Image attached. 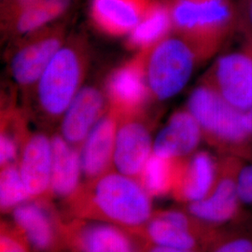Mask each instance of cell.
<instances>
[{
	"instance_id": "cell-23",
	"label": "cell",
	"mask_w": 252,
	"mask_h": 252,
	"mask_svg": "<svg viewBox=\"0 0 252 252\" xmlns=\"http://www.w3.org/2000/svg\"><path fill=\"white\" fill-rule=\"evenodd\" d=\"M27 112L9 107L1 116L0 168L17 164L22 148L30 134L27 129Z\"/></svg>"
},
{
	"instance_id": "cell-5",
	"label": "cell",
	"mask_w": 252,
	"mask_h": 252,
	"mask_svg": "<svg viewBox=\"0 0 252 252\" xmlns=\"http://www.w3.org/2000/svg\"><path fill=\"white\" fill-rule=\"evenodd\" d=\"M203 63L195 49L173 32L150 48L146 71L153 101L162 102L179 94Z\"/></svg>"
},
{
	"instance_id": "cell-30",
	"label": "cell",
	"mask_w": 252,
	"mask_h": 252,
	"mask_svg": "<svg viewBox=\"0 0 252 252\" xmlns=\"http://www.w3.org/2000/svg\"><path fill=\"white\" fill-rule=\"evenodd\" d=\"M213 252H252V242L239 238L222 244Z\"/></svg>"
},
{
	"instance_id": "cell-8",
	"label": "cell",
	"mask_w": 252,
	"mask_h": 252,
	"mask_svg": "<svg viewBox=\"0 0 252 252\" xmlns=\"http://www.w3.org/2000/svg\"><path fill=\"white\" fill-rule=\"evenodd\" d=\"M149 49L135 55L109 74L105 84L108 108L119 118L144 112L153 101L147 80V57Z\"/></svg>"
},
{
	"instance_id": "cell-4",
	"label": "cell",
	"mask_w": 252,
	"mask_h": 252,
	"mask_svg": "<svg viewBox=\"0 0 252 252\" xmlns=\"http://www.w3.org/2000/svg\"><path fill=\"white\" fill-rule=\"evenodd\" d=\"M186 108L196 119L203 138L222 152H252L246 112L227 103L216 91L200 81L191 91Z\"/></svg>"
},
{
	"instance_id": "cell-12",
	"label": "cell",
	"mask_w": 252,
	"mask_h": 252,
	"mask_svg": "<svg viewBox=\"0 0 252 252\" xmlns=\"http://www.w3.org/2000/svg\"><path fill=\"white\" fill-rule=\"evenodd\" d=\"M138 235L147 243L186 251H198L205 238L203 221L178 209L154 210Z\"/></svg>"
},
{
	"instance_id": "cell-16",
	"label": "cell",
	"mask_w": 252,
	"mask_h": 252,
	"mask_svg": "<svg viewBox=\"0 0 252 252\" xmlns=\"http://www.w3.org/2000/svg\"><path fill=\"white\" fill-rule=\"evenodd\" d=\"M120 118L108 108L92 129L80 149L82 174L85 180H94L114 170V152Z\"/></svg>"
},
{
	"instance_id": "cell-1",
	"label": "cell",
	"mask_w": 252,
	"mask_h": 252,
	"mask_svg": "<svg viewBox=\"0 0 252 252\" xmlns=\"http://www.w3.org/2000/svg\"><path fill=\"white\" fill-rule=\"evenodd\" d=\"M153 197L140 182L117 170L82 181L63 201L66 219L108 222L137 234L153 216Z\"/></svg>"
},
{
	"instance_id": "cell-32",
	"label": "cell",
	"mask_w": 252,
	"mask_h": 252,
	"mask_svg": "<svg viewBox=\"0 0 252 252\" xmlns=\"http://www.w3.org/2000/svg\"><path fill=\"white\" fill-rule=\"evenodd\" d=\"M246 119H247V125H248L249 132H250V135H251L252 147V109H251L248 112H246Z\"/></svg>"
},
{
	"instance_id": "cell-34",
	"label": "cell",
	"mask_w": 252,
	"mask_h": 252,
	"mask_svg": "<svg viewBox=\"0 0 252 252\" xmlns=\"http://www.w3.org/2000/svg\"></svg>"
},
{
	"instance_id": "cell-27",
	"label": "cell",
	"mask_w": 252,
	"mask_h": 252,
	"mask_svg": "<svg viewBox=\"0 0 252 252\" xmlns=\"http://www.w3.org/2000/svg\"><path fill=\"white\" fill-rule=\"evenodd\" d=\"M237 33L244 41L252 42V0H235Z\"/></svg>"
},
{
	"instance_id": "cell-33",
	"label": "cell",
	"mask_w": 252,
	"mask_h": 252,
	"mask_svg": "<svg viewBox=\"0 0 252 252\" xmlns=\"http://www.w3.org/2000/svg\"><path fill=\"white\" fill-rule=\"evenodd\" d=\"M242 49L252 57V42H251V41H244Z\"/></svg>"
},
{
	"instance_id": "cell-6",
	"label": "cell",
	"mask_w": 252,
	"mask_h": 252,
	"mask_svg": "<svg viewBox=\"0 0 252 252\" xmlns=\"http://www.w3.org/2000/svg\"><path fill=\"white\" fill-rule=\"evenodd\" d=\"M68 37L63 23H52L12 40L8 56L9 74L28 95L54 55Z\"/></svg>"
},
{
	"instance_id": "cell-9",
	"label": "cell",
	"mask_w": 252,
	"mask_h": 252,
	"mask_svg": "<svg viewBox=\"0 0 252 252\" xmlns=\"http://www.w3.org/2000/svg\"><path fill=\"white\" fill-rule=\"evenodd\" d=\"M9 214L27 236L33 252H64V217L54 207L53 199H30Z\"/></svg>"
},
{
	"instance_id": "cell-20",
	"label": "cell",
	"mask_w": 252,
	"mask_h": 252,
	"mask_svg": "<svg viewBox=\"0 0 252 252\" xmlns=\"http://www.w3.org/2000/svg\"><path fill=\"white\" fill-rule=\"evenodd\" d=\"M52 194L54 198L65 200L81 186L80 150L69 144L60 133L52 135Z\"/></svg>"
},
{
	"instance_id": "cell-28",
	"label": "cell",
	"mask_w": 252,
	"mask_h": 252,
	"mask_svg": "<svg viewBox=\"0 0 252 252\" xmlns=\"http://www.w3.org/2000/svg\"><path fill=\"white\" fill-rule=\"evenodd\" d=\"M41 0H1V26H5L19 13Z\"/></svg>"
},
{
	"instance_id": "cell-22",
	"label": "cell",
	"mask_w": 252,
	"mask_h": 252,
	"mask_svg": "<svg viewBox=\"0 0 252 252\" xmlns=\"http://www.w3.org/2000/svg\"><path fill=\"white\" fill-rule=\"evenodd\" d=\"M185 159L167 158L153 153L138 181L153 198L172 194Z\"/></svg>"
},
{
	"instance_id": "cell-11",
	"label": "cell",
	"mask_w": 252,
	"mask_h": 252,
	"mask_svg": "<svg viewBox=\"0 0 252 252\" xmlns=\"http://www.w3.org/2000/svg\"><path fill=\"white\" fill-rule=\"evenodd\" d=\"M153 124L144 112L121 118L118 126L114 168L138 180L153 153Z\"/></svg>"
},
{
	"instance_id": "cell-21",
	"label": "cell",
	"mask_w": 252,
	"mask_h": 252,
	"mask_svg": "<svg viewBox=\"0 0 252 252\" xmlns=\"http://www.w3.org/2000/svg\"><path fill=\"white\" fill-rule=\"evenodd\" d=\"M172 32L173 24L168 0H153L144 17L126 36V47L135 53L150 49Z\"/></svg>"
},
{
	"instance_id": "cell-24",
	"label": "cell",
	"mask_w": 252,
	"mask_h": 252,
	"mask_svg": "<svg viewBox=\"0 0 252 252\" xmlns=\"http://www.w3.org/2000/svg\"><path fill=\"white\" fill-rule=\"evenodd\" d=\"M68 6L69 4L59 0H41L19 13L2 28L7 36L15 40L20 36L54 23L63 15Z\"/></svg>"
},
{
	"instance_id": "cell-19",
	"label": "cell",
	"mask_w": 252,
	"mask_h": 252,
	"mask_svg": "<svg viewBox=\"0 0 252 252\" xmlns=\"http://www.w3.org/2000/svg\"><path fill=\"white\" fill-rule=\"evenodd\" d=\"M219 162L206 151H197L186 158L172 192L178 201L193 203L206 198L216 183Z\"/></svg>"
},
{
	"instance_id": "cell-2",
	"label": "cell",
	"mask_w": 252,
	"mask_h": 252,
	"mask_svg": "<svg viewBox=\"0 0 252 252\" xmlns=\"http://www.w3.org/2000/svg\"><path fill=\"white\" fill-rule=\"evenodd\" d=\"M88 41L81 35L68 36L54 55L32 92L30 114L46 127L60 124L63 114L83 87L91 62Z\"/></svg>"
},
{
	"instance_id": "cell-25",
	"label": "cell",
	"mask_w": 252,
	"mask_h": 252,
	"mask_svg": "<svg viewBox=\"0 0 252 252\" xmlns=\"http://www.w3.org/2000/svg\"><path fill=\"white\" fill-rule=\"evenodd\" d=\"M0 169V209L2 214H7L32 198L27 191L17 164Z\"/></svg>"
},
{
	"instance_id": "cell-31",
	"label": "cell",
	"mask_w": 252,
	"mask_h": 252,
	"mask_svg": "<svg viewBox=\"0 0 252 252\" xmlns=\"http://www.w3.org/2000/svg\"><path fill=\"white\" fill-rule=\"evenodd\" d=\"M144 252H199L198 251H186V250H179V249H173L167 247L157 246L153 244L147 243L145 247Z\"/></svg>"
},
{
	"instance_id": "cell-13",
	"label": "cell",
	"mask_w": 252,
	"mask_h": 252,
	"mask_svg": "<svg viewBox=\"0 0 252 252\" xmlns=\"http://www.w3.org/2000/svg\"><path fill=\"white\" fill-rule=\"evenodd\" d=\"M241 168L234 157L219 162L216 183L206 198L188 204V212L204 223H220L234 216L238 207L237 175Z\"/></svg>"
},
{
	"instance_id": "cell-15",
	"label": "cell",
	"mask_w": 252,
	"mask_h": 252,
	"mask_svg": "<svg viewBox=\"0 0 252 252\" xmlns=\"http://www.w3.org/2000/svg\"><path fill=\"white\" fill-rule=\"evenodd\" d=\"M108 108L105 89L89 85L82 87L70 103L60 122V135L81 149L92 129Z\"/></svg>"
},
{
	"instance_id": "cell-17",
	"label": "cell",
	"mask_w": 252,
	"mask_h": 252,
	"mask_svg": "<svg viewBox=\"0 0 252 252\" xmlns=\"http://www.w3.org/2000/svg\"><path fill=\"white\" fill-rule=\"evenodd\" d=\"M203 138L196 119L187 108L175 111L155 136L153 154L184 159L195 152Z\"/></svg>"
},
{
	"instance_id": "cell-18",
	"label": "cell",
	"mask_w": 252,
	"mask_h": 252,
	"mask_svg": "<svg viewBox=\"0 0 252 252\" xmlns=\"http://www.w3.org/2000/svg\"><path fill=\"white\" fill-rule=\"evenodd\" d=\"M153 0H93L94 27L110 36H128L150 9Z\"/></svg>"
},
{
	"instance_id": "cell-3",
	"label": "cell",
	"mask_w": 252,
	"mask_h": 252,
	"mask_svg": "<svg viewBox=\"0 0 252 252\" xmlns=\"http://www.w3.org/2000/svg\"><path fill=\"white\" fill-rule=\"evenodd\" d=\"M173 33L207 62L237 33L235 0H168Z\"/></svg>"
},
{
	"instance_id": "cell-7",
	"label": "cell",
	"mask_w": 252,
	"mask_h": 252,
	"mask_svg": "<svg viewBox=\"0 0 252 252\" xmlns=\"http://www.w3.org/2000/svg\"><path fill=\"white\" fill-rule=\"evenodd\" d=\"M64 252H144L147 242L137 234L108 222L64 218Z\"/></svg>"
},
{
	"instance_id": "cell-14",
	"label": "cell",
	"mask_w": 252,
	"mask_h": 252,
	"mask_svg": "<svg viewBox=\"0 0 252 252\" xmlns=\"http://www.w3.org/2000/svg\"><path fill=\"white\" fill-rule=\"evenodd\" d=\"M52 136L30 132L19 157V171L32 199H54L52 194Z\"/></svg>"
},
{
	"instance_id": "cell-26",
	"label": "cell",
	"mask_w": 252,
	"mask_h": 252,
	"mask_svg": "<svg viewBox=\"0 0 252 252\" xmlns=\"http://www.w3.org/2000/svg\"><path fill=\"white\" fill-rule=\"evenodd\" d=\"M0 252H33L27 236L11 220H1Z\"/></svg>"
},
{
	"instance_id": "cell-29",
	"label": "cell",
	"mask_w": 252,
	"mask_h": 252,
	"mask_svg": "<svg viewBox=\"0 0 252 252\" xmlns=\"http://www.w3.org/2000/svg\"><path fill=\"white\" fill-rule=\"evenodd\" d=\"M236 182L240 201L246 204H252V164L241 166Z\"/></svg>"
},
{
	"instance_id": "cell-10",
	"label": "cell",
	"mask_w": 252,
	"mask_h": 252,
	"mask_svg": "<svg viewBox=\"0 0 252 252\" xmlns=\"http://www.w3.org/2000/svg\"><path fill=\"white\" fill-rule=\"evenodd\" d=\"M200 81L234 108L252 109V57L242 48L218 57Z\"/></svg>"
}]
</instances>
